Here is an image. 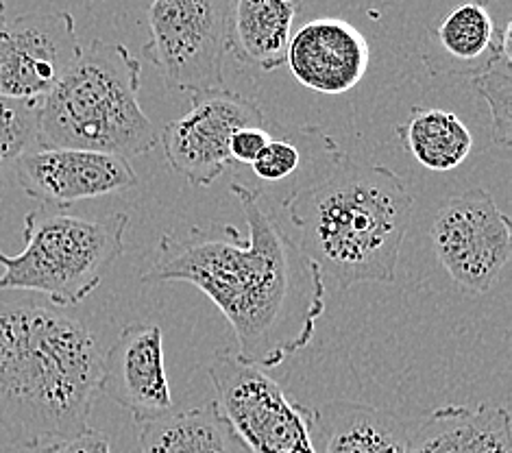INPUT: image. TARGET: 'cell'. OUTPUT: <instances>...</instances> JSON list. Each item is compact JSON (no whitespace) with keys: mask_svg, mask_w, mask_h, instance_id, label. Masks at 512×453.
I'll return each instance as SVG.
<instances>
[{"mask_svg":"<svg viewBox=\"0 0 512 453\" xmlns=\"http://www.w3.org/2000/svg\"><path fill=\"white\" fill-rule=\"evenodd\" d=\"M142 64L123 44L94 40L38 103V149L120 157L151 153L160 131L138 101Z\"/></svg>","mask_w":512,"mask_h":453,"instance_id":"obj_4","label":"cell"},{"mask_svg":"<svg viewBox=\"0 0 512 453\" xmlns=\"http://www.w3.org/2000/svg\"><path fill=\"white\" fill-rule=\"evenodd\" d=\"M510 38V22L497 27L484 0H465L430 33L423 61L434 75L471 79L491 64Z\"/></svg>","mask_w":512,"mask_h":453,"instance_id":"obj_14","label":"cell"},{"mask_svg":"<svg viewBox=\"0 0 512 453\" xmlns=\"http://www.w3.org/2000/svg\"><path fill=\"white\" fill-rule=\"evenodd\" d=\"M301 166V151L286 138L268 140L262 153L253 159V173L264 181H284Z\"/></svg>","mask_w":512,"mask_h":453,"instance_id":"obj_22","label":"cell"},{"mask_svg":"<svg viewBox=\"0 0 512 453\" xmlns=\"http://www.w3.org/2000/svg\"><path fill=\"white\" fill-rule=\"evenodd\" d=\"M38 140V103L0 96V179L18 159L35 149Z\"/></svg>","mask_w":512,"mask_h":453,"instance_id":"obj_21","label":"cell"},{"mask_svg":"<svg viewBox=\"0 0 512 453\" xmlns=\"http://www.w3.org/2000/svg\"><path fill=\"white\" fill-rule=\"evenodd\" d=\"M432 244L454 284L465 295L482 297L510 262L512 225L491 192L471 188L441 205L432 225Z\"/></svg>","mask_w":512,"mask_h":453,"instance_id":"obj_8","label":"cell"},{"mask_svg":"<svg viewBox=\"0 0 512 453\" xmlns=\"http://www.w3.org/2000/svg\"><path fill=\"white\" fill-rule=\"evenodd\" d=\"M103 355L79 318L55 305L0 301V427L22 449L90 430Z\"/></svg>","mask_w":512,"mask_h":453,"instance_id":"obj_2","label":"cell"},{"mask_svg":"<svg viewBox=\"0 0 512 453\" xmlns=\"http://www.w3.org/2000/svg\"><path fill=\"white\" fill-rule=\"evenodd\" d=\"M5 22H7V9H5V3H3V0H0V31H3Z\"/></svg>","mask_w":512,"mask_h":453,"instance_id":"obj_25","label":"cell"},{"mask_svg":"<svg viewBox=\"0 0 512 453\" xmlns=\"http://www.w3.org/2000/svg\"><path fill=\"white\" fill-rule=\"evenodd\" d=\"M271 140L264 127H242L234 131L229 142V155L234 162L240 164H253V159L262 153L264 146Z\"/></svg>","mask_w":512,"mask_h":453,"instance_id":"obj_23","label":"cell"},{"mask_svg":"<svg viewBox=\"0 0 512 453\" xmlns=\"http://www.w3.org/2000/svg\"><path fill=\"white\" fill-rule=\"evenodd\" d=\"M284 210L299 247L336 290L395 284L414 212L412 194L395 170L340 157L332 173L286 197Z\"/></svg>","mask_w":512,"mask_h":453,"instance_id":"obj_3","label":"cell"},{"mask_svg":"<svg viewBox=\"0 0 512 453\" xmlns=\"http://www.w3.org/2000/svg\"><path fill=\"white\" fill-rule=\"evenodd\" d=\"M216 403L251 453H316V410L292 399L260 366L218 353L207 366Z\"/></svg>","mask_w":512,"mask_h":453,"instance_id":"obj_6","label":"cell"},{"mask_svg":"<svg viewBox=\"0 0 512 453\" xmlns=\"http://www.w3.org/2000/svg\"><path fill=\"white\" fill-rule=\"evenodd\" d=\"M475 94H480L489 105L493 142L499 149H510L512 144V66L510 44L478 75L469 79Z\"/></svg>","mask_w":512,"mask_h":453,"instance_id":"obj_20","label":"cell"},{"mask_svg":"<svg viewBox=\"0 0 512 453\" xmlns=\"http://www.w3.org/2000/svg\"><path fill=\"white\" fill-rule=\"evenodd\" d=\"M140 453H251L216 401L138 423Z\"/></svg>","mask_w":512,"mask_h":453,"instance_id":"obj_18","label":"cell"},{"mask_svg":"<svg viewBox=\"0 0 512 453\" xmlns=\"http://www.w3.org/2000/svg\"><path fill=\"white\" fill-rule=\"evenodd\" d=\"M99 390L125 408L136 423L173 410L162 329L153 323L123 327L103 355Z\"/></svg>","mask_w":512,"mask_h":453,"instance_id":"obj_12","label":"cell"},{"mask_svg":"<svg viewBox=\"0 0 512 453\" xmlns=\"http://www.w3.org/2000/svg\"><path fill=\"white\" fill-rule=\"evenodd\" d=\"M142 53L177 92L225 88L229 0H153Z\"/></svg>","mask_w":512,"mask_h":453,"instance_id":"obj_7","label":"cell"},{"mask_svg":"<svg viewBox=\"0 0 512 453\" xmlns=\"http://www.w3.org/2000/svg\"><path fill=\"white\" fill-rule=\"evenodd\" d=\"M299 0H229V53L273 72L286 64Z\"/></svg>","mask_w":512,"mask_h":453,"instance_id":"obj_17","label":"cell"},{"mask_svg":"<svg viewBox=\"0 0 512 453\" xmlns=\"http://www.w3.org/2000/svg\"><path fill=\"white\" fill-rule=\"evenodd\" d=\"M406 453H512L510 414L495 403L438 408L408 434Z\"/></svg>","mask_w":512,"mask_h":453,"instance_id":"obj_15","label":"cell"},{"mask_svg":"<svg viewBox=\"0 0 512 453\" xmlns=\"http://www.w3.org/2000/svg\"><path fill=\"white\" fill-rule=\"evenodd\" d=\"M127 227L125 212L94 220L42 205L24 216V249L0 251V290L40 292L55 308L79 305L125 253Z\"/></svg>","mask_w":512,"mask_h":453,"instance_id":"obj_5","label":"cell"},{"mask_svg":"<svg viewBox=\"0 0 512 453\" xmlns=\"http://www.w3.org/2000/svg\"><path fill=\"white\" fill-rule=\"evenodd\" d=\"M404 149L432 173H449L465 164L473 149V136L454 112L447 109H414L397 127Z\"/></svg>","mask_w":512,"mask_h":453,"instance_id":"obj_19","label":"cell"},{"mask_svg":"<svg viewBox=\"0 0 512 453\" xmlns=\"http://www.w3.org/2000/svg\"><path fill=\"white\" fill-rule=\"evenodd\" d=\"M190 112L160 131L166 162L190 186L205 188L234 164L229 142L242 127H264L260 105L227 88L194 92Z\"/></svg>","mask_w":512,"mask_h":453,"instance_id":"obj_9","label":"cell"},{"mask_svg":"<svg viewBox=\"0 0 512 453\" xmlns=\"http://www.w3.org/2000/svg\"><path fill=\"white\" fill-rule=\"evenodd\" d=\"M81 53L68 11H29L0 31V96L40 103Z\"/></svg>","mask_w":512,"mask_h":453,"instance_id":"obj_10","label":"cell"},{"mask_svg":"<svg viewBox=\"0 0 512 453\" xmlns=\"http://www.w3.org/2000/svg\"><path fill=\"white\" fill-rule=\"evenodd\" d=\"M249 236L225 223L164 234L142 281H186L227 318L238 358L277 369L306 349L325 314V279L266 210L262 190L231 183Z\"/></svg>","mask_w":512,"mask_h":453,"instance_id":"obj_1","label":"cell"},{"mask_svg":"<svg viewBox=\"0 0 512 453\" xmlns=\"http://www.w3.org/2000/svg\"><path fill=\"white\" fill-rule=\"evenodd\" d=\"M20 188L46 207L99 199L138 186L129 159L83 149H31L14 164Z\"/></svg>","mask_w":512,"mask_h":453,"instance_id":"obj_11","label":"cell"},{"mask_svg":"<svg viewBox=\"0 0 512 453\" xmlns=\"http://www.w3.org/2000/svg\"><path fill=\"white\" fill-rule=\"evenodd\" d=\"M286 61L303 88L345 94L367 75L371 46L351 22L316 18L292 33Z\"/></svg>","mask_w":512,"mask_h":453,"instance_id":"obj_13","label":"cell"},{"mask_svg":"<svg viewBox=\"0 0 512 453\" xmlns=\"http://www.w3.org/2000/svg\"><path fill=\"white\" fill-rule=\"evenodd\" d=\"M42 453H112V445H109L107 434L96 432L90 427V430H85L75 438L42 449Z\"/></svg>","mask_w":512,"mask_h":453,"instance_id":"obj_24","label":"cell"},{"mask_svg":"<svg viewBox=\"0 0 512 453\" xmlns=\"http://www.w3.org/2000/svg\"><path fill=\"white\" fill-rule=\"evenodd\" d=\"M408 427L384 408L334 401L316 410L312 443L316 453H406Z\"/></svg>","mask_w":512,"mask_h":453,"instance_id":"obj_16","label":"cell"}]
</instances>
